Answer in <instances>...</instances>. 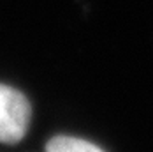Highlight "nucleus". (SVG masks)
I'll use <instances>...</instances> for the list:
<instances>
[{
    "instance_id": "f257e3e1",
    "label": "nucleus",
    "mask_w": 153,
    "mask_h": 152,
    "mask_svg": "<svg viewBox=\"0 0 153 152\" xmlns=\"http://www.w3.org/2000/svg\"><path fill=\"white\" fill-rule=\"evenodd\" d=\"M32 108L13 87L0 85V143H18L28 131Z\"/></svg>"
},
{
    "instance_id": "f03ea898",
    "label": "nucleus",
    "mask_w": 153,
    "mask_h": 152,
    "mask_svg": "<svg viewBox=\"0 0 153 152\" xmlns=\"http://www.w3.org/2000/svg\"><path fill=\"white\" fill-rule=\"evenodd\" d=\"M46 152H104L86 140L72 136H55L48 141Z\"/></svg>"
}]
</instances>
